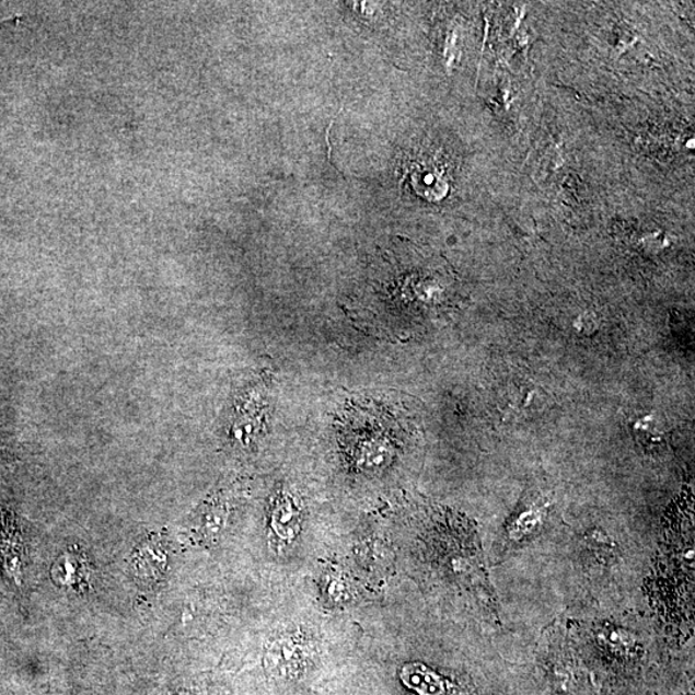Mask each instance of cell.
Instances as JSON below:
<instances>
[{"label":"cell","mask_w":695,"mask_h":695,"mask_svg":"<svg viewBox=\"0 0 695 695\" xmlns=\"http://www.w3.org/2000/svg\"><path fill=\"white\" fill-rule=\"evenodd\" d=\"M266 658L268 670L275 677L282 680L297 679L306 665V655L302 644L292 638L275 640Z\"/></svg>","instance_id":"6da1fadb"},{"label":"cell","mask_w":695,"mask_h":695,"mask_svg":"<svg viewBox=\"0 0 695 695\" xmlns=\"http://www.w3.org/2000/svg\"><path fill=\"white\" fill-rule=\"evenodd\" d=\"M53 577L60 588L83 590L90 584V567L83 555L65 553L56 560Z\"/></svg>","instance_id":"7a4b0ae2"},{"label":"cell","mask_w":695,"mask_h":695,"mask_svg":"<svg viewBox=\"0 0 695 695\" xmlns=\"http://www.w3.org/2000/svg\"><path fill=\"white\" fill-rule=\"evenodd\" d=\"M273 526L276 535L282 540H291L297 536L299 529L298 511L290 500L282 499L276 503Z\"/></svg>","instance_id":"3957f363"},{"label":"cell","mask_w":695,"mask_h":695,"mask_svg":"<svg viewBox=\"0 0 695 695\" xmlns=\"http://www.w3.org/2000/svg\"><path fill=\"white\" fill-rule=\"evenodd\" d=\"M344 583L340 580H334L331 583V588H328V592H331V595H333L332 598L338 600L341 598L344 589Z\"/></svg>","instance_id":"277c9868"}]
</instances>
